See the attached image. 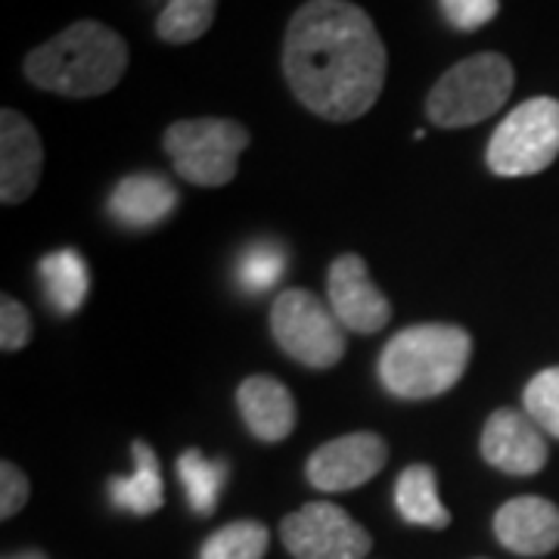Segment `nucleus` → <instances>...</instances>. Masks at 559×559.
I'll return each mask as SVG.
<instances>
[{"label": "nucleus", "instance_id": "7", "mask_svg": "<svg viewBox=\"0 0 559 559\" xmlns=\"http://www.w3.org/2000/svg\"><path fill=\"white\" fill-rule=\"evenodd\" d=\"M271 333L283 355L311 370H330L345 358V330L330 301L308 289H283L271 305Z\"/></svg>", "mask_w": 559, "mask_h": 559}, {"label": "nucleus", "instance_id": "26", "mask_svg": "<svg viewBox=\"0 0 559 559\" xmlns=\"http://www.w3.org/2000/svg\"><path fill=\"white\" fill-rule=\"evenodd\" d=\"M32 495V481L22 473L13 460H3L0 463V516L3 520H13L22 507L28 503Z\"/></svg>", "mask_w": 559, "mask_h": 559}, {"label": "nucleus", "instance_id": "15", "mask_svg": "<svg viewBox=\"0 0 559 559\" xmlns=\"http://www.w3.org/2000/svg\"><path fill=\"white\" fill-rule=\"evenodd\" d=\"M178 187L171 180L140 171L116 183V190L109 193V215L128 230H150L178 209Z\"/></svg>", "mask_w": 559, "mask_h": 559}, {"label": "nucleus", "instance_id": "1", "mask_svg": "<svg viewBox=\"0 0 559 559\" xmlns=\"http://www.w3.org/2000/svg\"><path fill=\"white\" fill-rule=\"evenodd\" d=\"M389 53L373 20L352 0H308L283 38V75L296 100L326 121L367 116L385 87Z\"/></svg>", "mask_w": 559, "mask_h": 559}, {"label": "nucleus", "instance_id": "13", "mask_svg": "<svg viewBox=\"0 0 559 559\" xmlns=\"http://www.w3.org/2000/svg\"><path fill=\"white\" fill-rule=\"evenodd\" d=\"M495 538L516 557H547L559 547V507L538 495L507 500L495 513Z\"/></svg>", "mask_w": 559, "mask_h": 559}, {"label": "nucleus", "instance_id": "8", "mask_svg": "<svg viewBox=\"0 0 559 559\" xmlns=\"http://www.w3.org/2000/svg\"><path fill=\"white\" fill-rule=\"evenodd\" d=\"M283 547L296 559H364L370 532L330 500H311L280 522Z\"/></svg>", "mask_w": 559, "mask_h": 559}, {"label": "nucleus", "instance_id": "3", "mask_svg": "<svg viewBox=\"0 0 559 559\" xmlns=\"http://www.w3.org/2000/svg\"><path fill=\"white\" fill-rule=\"evenodd\" d=\"M473 358V336L457 323H417L395 333L380 355V382L401 401L451 392Z\"/></svg>", "mask_w": 559, "mask_h": 559}, {"label": "nucleus", "instance_id": "9", "mask_svg": "<svg viewBox=\"0 0 559 559\" xmlns=\"http://www.w3.org/2000/svg\"><path fill=\"white\" fill-rule=\"evenodd\" d=\"M385 460H389V444L382 436L348 432V436L320 444L305 463V476L318 491L340 495V491L360 488L373 476H380Z\"/></svg>", "mask_w": 559, "mask_h": 559}, {"label": "nucleus", "instance_id": "17", "mask_svg": "<svg viewBox=\"0 0 559 559\" xmlns=\"http://www.w3.org/2000/svg\"><path fill=\"white\" fill-rule=\"evenodd\" d=\"M395 507L401 520L419 528H448L451 510L439 498V476L429 463L407 466L395 481Z\"/></svg>", "mask_w": 559, "mask_h": 559}, {"label": "nucleus", "instance_id": "11", "mask_svg": "<svg viewBox=\"0 0 559 559\" xmlns=\"http://www.w3.org/2000/svg\"><path fill=\"white\" fill-rule=\"evenodd\" d=\"M481 457L507 476H535L547 466V441L535 419L513 407H500L485 419Z\"/></svg>", "mask_w": 559, "mask_h": 559}, {"label": "nucleus", "instance_id": "19", "mask_svg": "<svg viewBox=\"0 0 559 559\" xmlns=\"http://www.w3.org/2000/svg\"><path fill=\"white\" fill-rule=\"evenodd\" d=\"M178 476L193 513L212 516L218 510V498L224 481H227V463L209 460L200 448H187L178 457Z\"/></svg>", "mask_w": 559, "mask_h": 559}, {"label": "nucleus", "instance_id": "12", "mask_svg": "<svg viewBox=\"0 0 559 559\" xmlns=\"http://www.w3.org/2000/svg\"><path fill=\"white\" fill-rule=\"evenodd\" d=\"M44 143L38 128L16 109L0 112V202L20 205L38 190Z\"/></svg>", "mask_w": 559, "mask_h": 559}, {"label": "nucleus", "instance_id": "10", "mask_svg": "<svg viewBox=\"0 0 559 559\" xmlns=\"http://www.w3.org/2000/svg\"><path fill=\"white\" fill-rule=\"evenodd\" d=\"M326 296L342 330L373 336L392 320V301L382 296L380 286L370 280L367 261L355 252H345L330 264Z\"/></svg>", "mask_w": 559, "mask_h": 559}, {"label": "nucleus", "instance_id": "4", "mask_svg": "<svg viewBox=\"0 0 559 559\" xmlns=\"http://www.w3.org/2000/svg\"><path fill=\"white\" fill-rule=\"evenodd\" d=\"M516 84L513 62L503 53L485 50L451 66L426 97V116L436 128H469L491 119L510 100Z\"/></svg>", "mask_w": 559, "mask_h": 559}, {"label": "nucleus", "instance_id": "16", "mask_svg": "<svg viewBox=\"0 0 559 559\" xmlns=\"http://www.w3.org/2000/svg\"><path fill=\"white\" fill-rule=\"evenodd\" d=\"M131 457H134V473L116 476L109 481V498L116 510H124L131 516H153L165 503L159 457L143 439L131 444Z\"/></svg>", "mask_w": 559, "mask_h": 559}, {"label": "nucleus", "instance_id": "25", "mask_svg": "<svg viewBox=\"0 0 559 559\" xmlns=\"http://www.w3.org/2000/svg\"><path fill=\"white\" fill-rule=\"evenodd\" d=\"M441 16L457 32H476L498 16L500 0H439Z\"/></svg>", "mask_w": 559, "mask_h": 559}, {"label": "nucleus", "instance_id": "5", "mask_svg": "<svg viewBox=\"0 0 559 559\" xmlns=\"http://www.w3.org/2000/svg\"><path fill=\"white\" fill-rule=\"evenodd\" d=\"M162 146L178 178L197 187H224L237 178L249 131L234 119H180L168 124Z\"/></svg>", "mask_w": 559, "mask_h": 559}, {"label": "nucleus", "instance_id": "6", "mask_svg": "<svg viewBox=\"0 0 559 559\" xmlns=\"http://www.w3.org/2000/svg\"><path fill=\"white\" fill-rule=\"evenodd\" d=\"M559 156V100L532 97L495 128L485 162L498 178H528Z\"/></svg>", "mask_w": 559, "mask_h": 559}, {"label": "nucleus", "instance_id": "20", "mask_svg": "<svg viewBox=\"0 0 559 559\" xmlns=\"http://www.w3.org/2000/svg\"><path fill=\"white\" fill-rule=\"evenodd\" d=\"M267 544H271V532L264 522H227L205 538L200 559H264Z\"/></svg>", "mask_w": 559, "mask_h": 559}, {"label": "nucleus", "instance_id": "18", "mask_svg": "<svg viewBox=\"0 0 559 559\" xmlns=\"http://www.w3.org/2000/svg\"><path fill=\"white\" fill-rule=\"evenodd\" d=\"M38 274L47 301L57 314H75L91 293L87 261L81 259V252L75 249H57V252L44 255Z\"/></svg>", "mask_w": 559, "mask_h": 559}, {"label": "nucleus", "instance_id": "27", "mask_svg": "<svg viewBox=\"0 0 559 559\" xmlns=\"http://www.w3.org/2000/svg\"><path fill=\"white\" fill-rule=\"evenodd\" d=\"M3 559H47L40 550H22V554H13V557H3Z\"/></svg>", "mask_w": 559, "mask_h": 559}, {"label": "nucleus", "instance_id": "21", "mask_svg": "<svg viewBox=\"0 0 559 559\" xmlns=\"http://www.w3.org/2000/svg\"><path fill=\"white\" fill-rule=\"evenodd\" d=\"M218 16V0H168L156 20V35L165 44L200 40Z\"/></svg>", "mask_w": 559, "mask_h": 559}, {"label": "nucleus", "instance_id": "24", "mask_svg": "<svg viewBox=\"0 0 559 559\" xmlns=\"http://www.w3.org/2000/svg\"><path fill=\"white\" fill-rule=\"evenodd\" d=\"M32 333H35V326H32L28 308L13 299V296H3L0 299V348L7 355L22 352L32 342Z\"/></svg>", "mask_w": 559, "mask_h": 559}, {"label": "nucleus", "instance_id": "2", "mask_svg": "<svg viewBox=\"0 0 559 559\" xmlns=\"http://www.w3.org/2000/svg\"><path fill=\"white\" fill-rule=\"evenodd\" d=\"M128 44L119 32L97 20L72 22L57 38L35 47L22 69L40 91L69 100H87L109 94L128 69Z\"/></svg>", "mask_w": 559, "mask_h": 559}, {"label": "nucleus", "instance_id": "22", "mask_svg": "<svg viewBox=\"0 0 559 559\" xmlns=\"http://www.w3.org/2000/svg\"><path fill=\"white\" fill-rule=\"evenodd\" d=\"M286 249L277 242H255L249 249H242L240 261H237V283H240L246 293L259 296L267 293L271 286H277L283 271H286Z\"/></svg>", "mask_w": 559, "mask_h": 559}, {"label": "nucleus", "instance_id": "23", "mask_svg": "<svg viewBox=\"0 0 559 559\" xmlns=\"http://www.w3.org/2000/svg\"><path fill=\"white\" fill-rule=\"evenodd\" d=\"M525 414L538 423L544 432L559 439V367H547L525 385Z\"/></svg>", "mask_w": 559, "mask_h": 559}, {"label": "nucleus", "instance_id": "14", "mask_svg": "<svg viewBox=\"0 0 559 559\" xmlns=\"http://www.w3.org/2000/svg\"><path fill=\"white\" fill-rule=\"evenodd\" d=\"M237 407L246 429L267 444L289 439L296 429V399L277 377H246L237 389Z\"/></svg>", "mask_w": 559, "mask_h": 559}]
</instances>
